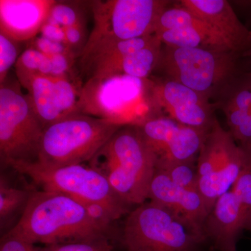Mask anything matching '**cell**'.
<instances>
[{"label": "cell", "mask_w": 251, "mask_h": 251, "mask_svg": "<svg viewBox=\"0 0 251 251\" xmlns=\"http://www.w3.org/2000/svg\"><path fill=\"white\" fill-rule=\"evenodd\" d=\"M11 232L46 245L109 237V227L91 214L85 203L56 192L32 191Z\"/></svg>", "instance_id": "6da1fadb"}, {"label": "cell", "mask_w": 251, "mask_h": 251, "mask_svg": "<svg viewBox=\"0 0 251 251\" xmlns=\"http://www.w3.org/2000/svg\"><path fill=\"white\" fill-rule=\"evenodd\" d=\"M90 163L130 205H140L148 199L157 156L136 125L117 130Z\"/></svg>", "instance_id": "7a4b0ae2"}, {"label": "cell", "mask_w": 251, "mask_h": 251, "mask_svg": "<svg viewBox=\"0 0 251 251\" xmlns=\"http://www.w3.org/2000/svg\"><path fill=\"white\" fill-rule=\"evenodd\" d=\"M122 126L82 112L65 117L44 129L36 163L58 168L90 162Z\"/></svg>", "instance_id": "3957f363"}, {"label": "cell", "mask_w": 251, "mask_h": 251, "mask_svg": "<svg viewBox=\"0 0 251 251\" xmlns=\"http://www.w3.org/2000/svg\"><path fill=\"white\" fill-rule=\"evenodd\" d=\"M242 54L199 48L163 45L156 68L167 79L182 84L209 99L219 98L239 77L238 59Z\"/></svg>", "instance_id": "277c9868"}, {"label": "cell", "mask_w": 251, "mask_h": 251, "mask_svg": "<svg viewBox=\"0 0 251 251\" xmlns=\"http://www.w3.org/2000/svg\"><path fill=\"white\" fill-rule=\"evenodd\" d=\"M8 166L28 176L41 191L67 195L86 204H101L119 218L127 214L131 206L115 192L103 175L91 166L46 168L36 162H16Z\"/></svg>", "instance_id": "5b68a950"}, {"label": "cell", "mask_w": 251, "mask_h": 251, "mask_svg": "<svg viewBox=\"0 0 251 251\" xmlns=\"http://www.w3.org/2000/svg\"><path fill=\"white\" fill-rule=\"evenodd\" d=\"M171 2L166 0L92 1L94 27L79 57L113 41L155 34L158 19Z\"/></svg>", "instance_id": "8992f818"}, {"label": "cell", "mask_w": 251, "mask_h": 251, "mask_svg": "<svg viewBox=\"0 0 251 251\" xmlns=\"http://www.w3.org/2000/svg\"><path fill=\"white\" fill-rule=\"evenodd\" d=\"M0 87V157L6 166L36 162L44 128L18 80L9 76Z\"/></svg>", "instance_id": "52a82bcc"}, {"label": "cell", "mask_w": 251, "mask_h": 251, "mask_svg": "<svg viewBox=\"0 0 251 251\" xmlns=\"http://www.w3.org/2000/svg\"><path fill=\"white\" fill-rule=\"evenodd\" d=\"M122 241L126 251H200L206 240L150 201L128 213Z\"/></svg>", "instance_id": "ba28073f"}, {"label": "cell", "mask_w": 251, "mask_h": 251, "mask_svg": "<svg viewBox=\"0 0 251 251\" xmlns=\"http://www.w3.org/2000/svg\"><path fill=\"white\" fill-rule=\"evenodd\" d=\"M143 80L126 75L86 80L80 91V112L117 125H139L150 118Z\"/></svg>", "instance_id": "9c48e42d"}, {"label": "cell", "mask_w": 251, "mask_h": 251, "mask_svg": "<svg viewBox=\"0 0 251 251\" xmlns=\"http://www.w3.org/2000/svg\"><path fill=\"white\" fill-rule=\"evenodd\" d=\"M155 35L163 45L233 51L242 54L221 33L181 5L165 10L158 19Z\"/></svg>", "instance_id": "30bf717a"}, {"label": "cell", "mask_w": 251, "mask_h": 251, "mask_svg": "<svg viewBox=\"0 0 251 251\" xmlns=\"http://www.w3.org/2000/svg\"><path fill=\"white\" fill-rule=\"evenodd\" d=\"M136 126L156 153L157 163L196 160L207 133L170 117H151Z\"/></svg>", "instance_id": "8fae6325"}, {"label": "cell", "mask_w": 251, "mask_h": 251, "mask_svg": "<svg viewBox=\"0 0 251 251\" xmlns=\"http://www.w3.org/2000/svg\"><path fill=\"white\" fill-rule=\"evenodd\" d=\"M150 88L153 103L181 125L208 132L216 121L217 105L211 104L206 96L169 79L151 83Z\"/></svg>", "instance_id": "7c38bea8"}, {"label": "cell", "mask_w": 251, "mask_h": 251, "mask_svg": "<svg viewBox=\"0 0 251 251\" xmlns=\"http://www.w3.org/2000/svg\"><path fill=\"white\" fill-rule=\"evenodd\" d=\"M148 199L164 207L205 239L204 226L210 212L199 191L176 186L164 173L156 169L150 185Z\"/></svg>", "instance_id": "4fadbf2b"}, {"label": "cell", "mask_w": 251, "mask_h": 251, "mask_svg": "<svg viewBox=\"0 0 251 251\" xmlns=\"http://www.w3.org/2000/svg\"><path fill=\"white\" fill-rule=\"evenodd\" d=\"M56 1L0 0V33L23 42L40 32Z\"/></svg>", "instance_id": "5bb4252c"}, {"label": "cell", "mask_w": 251, "mask_h": 251, "mask_svg": "<svg viewBox=\"0 0 251 251\" xmlns=\"http://www.w3.org/2000/svg\"><path fill=\"white\" fill-rule=\"evenodd\" d=\"M247 215L232 189L216 201L204 226V234L216 251H237L238 237Z\"/></svg>", "instance_id": "9a60e30c"}, {"label": "cell", "mask_w": 251, "mask_h": 251, "mask_svg": "<svg viewBox=\"0 0 251 251\" xmlns=\"http://www.w3.org/2000/svg\"><path fill=\"white\" fill-rule=\"evenodd\" d=\"M181 5L233 44L244 55L251 52V31L226 0H182Z\"/></svg>", "instance_id": "2e32d148"}, {"label": "cell", "mask_w": 251, "mask_h": 251, "mask_svg": "<svg viewBox=\"0 0 251 251\" xmlns=\"http://www.w3.org/2000/svg\"><path fill=\"white\" fill-rule=\"evenodd\" d=\"M226 117L228 131L240 148L251 151V90L247 81L234 84L216 103Z\"/></svg>", "instance_id": "e0dca14e"}, {"label": "cell", "mask_w": 251, "mask_h": 251, "mask_svg": "<svg viewBox=\"0 0 251 251\" xmlns=\"http://www.w3.org/2000/svg\"><path fill=\"white\" fill-rule=\"evenodd\" d=\"M245 151L237 143L234 144L226 161L212 174L200 178L198 191L209 212L217 200L232 188L240 174ZM210 214V213H209Z\"/></svg>", "instance_id": "ac0fdd59"}, {"label": "cell", "mask_w": 251, "mask_h": 251, "mask_svg": "<svg viewBox=\"0 0 251 251\" xmlns=\"http://www.w3.org/2000/svg\"><path fill=\"white\" fill-rule=\"evenodd\" d=\"M17 80L21 87L27 90L28 97L44 129L64 118L59 108L52 76L36 74Z\"/></svg>", "instance_id": "d6986e66"}, {"label": "cell", "mask_w": 251, "mask_h": 251, "mask_svg": "<svg viewBox=\"0 0 251 251\" xmlns=\"http://www.w3.org/2000/svg\"><path fill=\"white\" fill-rule=\"evenodd\" d=\"M162 46L163 44L156 36L151 44L127 55L113 75H126L145 80L156 69L161 57Z\"/></svg>", "instance_id": "ffe728a7"}, {"label": "cell", "mask_w": 251, "mask_h": 251, "mask_svg": "<svg viewBox=\"0 0 251 251\" xmlns=\"http://www.w3.org/2000/svg\"><path fill=\"white\" fill-rule=\"evenodd\" d=\"M156 169L164 173L176 186L198 191L199 176L196 160L157 163Z\"/></svg>", "instance_id": "44dd1931"}, {"label": "cell", "mask_w": 251, "mask_h": 251, "mask_svg": "<svg viewBox=\"0 0 251 251\" xmlns=\"http://www.w3.org/2000/svg\"><path fill=\"white\" fill-rule=\"evenodd\" d=\"M15 72L17 79L36 74L50 76L52 72L50 59L38 50L28 47L21 54L15 64Z\"/></svg>", "instance_id": "7402d4cb"}, {"label": "cell", "mask_w": 251, "mask_h": 251, "mask_svg": "<svg viewBox=\"0 0 251 251\" xmlns=\"http://www.w3.org/2000/svg\"><path fill=\"white\" fill-rule=\"evenodd\" d=\"M31 192L9 186L1 176L0 181V219L1 224L21 208L24 210Z\"/></svg>", "instance_id": "603a6c76"}, {"label": "cell", "mask_w": 251, "mask_h": 251, "mask_svg": "<svg viewBox=\"0 0 251 251\" xmlns=\"http://www.w3.org/2000/svg\"><path fill=\"white\" fill-rule=\"evenodd\" d=\"M54 88L59 108L64 118L70 115L80 113V91L73 83L69 77H52Z\"/></svg>", "instance_id": "cb8c5ba5"}, {"label": "cell", "mask_w": 251, "mask_h": 251, "mask_svg": "<svg viewBox=\"0 0 251 251\" xmlns=\"http://www.w3.org/2000/svg\"><path fill=\"white\" fill-rule=\"evenodd\" d=\"M46 22L58 25L64 29L82 22L81 9L77 2L56 1Z\"/></svg>", "instance_id": "d4e9b609"}, {"label": "cell", "mask_w": 251, "mask_h": 251, "mask_svg": "<svg viewBox=\"0 0 251 251\" xmlns=\"http://www.w3.org/2000/svg\"><path fill=\"white\" fill-rule=\"evenodd\" d=\"M109 237L36 247V251H112Z\"/></svg>", "instance_id": "484cf974"}, {"label": "cell", "mask_w": 251, "mask_h": 251, "mask_svg": "<svg viewBox=\"0 0 251 251\" xmlns=\"http://www.w3.org/2000/svg\"><path fill=\"white\" fill-rule=\"evenodd\" d=\"M20 42L0 33V85L9 76L11 68L19 58Z\"/></svg>", "instance_id": "4316f807"}, {"label": "cell", "mask_w": 251, "mask_h": 251, "mask_svg": "<svg viewBox=\"0 0 251 251\" xmlns=\"http://www.w3.org/2000/svg\"><path fill=\"white\" fill-rule=\"evenodd\" d=\"M29 48L38 50L46 55L51 57L57 54H67L76 57V53L67 44L50 40L42 36H36L30 40Z\"/></svg>", "instance_id": "83f0119b"}, {"label": "cell", "mask_w": 251, "mask_h": 251, "mask_svg": "<svg viewBox=\"0 0 251 251\" xmlns=\"http://www.w3.org/2000/svg\"><path fill=\"white\" fill-rule=\"evenodd\" d=\"M0 251H36V247L32 243L9 230L1 239Z\"/></svg>", "instance_id": "f1b7e54d"}, {"label": "cell", "mask_w": 251, "mask_h": 251, "mask_svg": "<svg viewBox=\"0 0 251 251\" xmlns=\"http://www.w3.org/2000/svg\"><path fill=\"white\" fill-rule=\"evenodd\" d=\"M52 64V77H69L76 57L67 54H57L49 57Z\"/></svg>", "instance_id": "f546056e"}, {"label": "cell", "mask_w": 251, "mask_h": 251, "mask_svg": "<svg viewBox=\"0 0 251 251\" xmlns=\"http://www.w3.org/2000/svg\"><path fill=\"white\" fill-rule=\"evenodd\" d=\"M65 35L67 45L75 53H77L76 50L77 49H80V52H82L87 42L85 41V25L83 23L65 28Z\"/></svg>", "instance_id": "4dcf8cb0"}, {"label": "cell", "mask_w": 251, "mask_h": 251, "mask_svg": "<svg viewBox=\"0 0 251 251\" xmlns=\"http://www.w3.org/2000/svg\"><path fill=\"white\" fill-rule=\"evenodd\" d=\"M39 34L41 36H44L50 40L67 44L65 29L58 25L52 24V23H48L46 21L44 25L41 27Z\"/></svg>", "instance_id": "1f68e13d"}, {"label": "cell", "mask_w": 251, "mask_h": 251, "mask_svg": "<svg viewBox=\"0 0 251 251\" xmlns=\"http://www.w3.org/2000/svg\"><path fill=\"white\" fill-rule=\"evenodd\" d=\"M244 229L251 232V210L247 216V221H246L245 225H244Z\"/></svg>", "instance_id": "d6a6232c"}, {"label": "cell", "mask_w": 251, "mask_h": 251, "mask_svg": "<svg viewBox=\"0 0 251 251\" xmlns=\"http://www.w3.org/2000/svg\"><path fill=\"white\" fill-rule=\"evenodd\" d=\"M249 84H250V87H251V75L249 77Z\"/></svg>", "instance_id": "836d02e7"}]
</instances>
